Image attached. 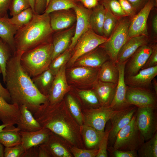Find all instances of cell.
Here are the masks:
<instances>
[{"instance_id": "cell-48", "label": "cell", "mask_w": 157, "mask_h": 157, "mask_svg": "<svg viewBox=\"0 0 157 157\" xmlns=\"http://www.w3.org/2000/svg\"><path fill=\"white\" fill-rule=\"evenodd\" d=\"M11 0H0V17H8V10Z\"/></svg>"}, {"instance_id": "cell-2", "label": "cell", "mask_w": 157, "mask_h": 157, "mask_svg": "<svg viewBox=\"0 0 157 157\" xmlns=\"http://www.w3.org/2000/svg\"><path fill=\"white\" fill-rule=\"evenodd\" d=\"M49 14H34L31 21L19 28L14 36L16 51L24 52L52 41L53 33Z\"/></svg>"}, {"instance_id": "cell-53", "label": "cell", "mask_w": 157, "mask_h": 157, "mask_svg": "<svg viewBox=\"0 0 157 157\" xmlns=\"http://www.w3.org/2000/svg\"><path fill=\"white\" fill-rule=\"evenodd\" d=\"M1 74L0 69V74ZM0 96L4 99L7 102L11 101L9 93L6 88H4L2 85L0 81Z\"/></svg>"}, {"instance_id": "cell-33", "label": "cell", "mask_w": 157, "mask_h": 157, "mask_svg": "<svg viewBox=\"0 0 157 157\" xmlns=\"http://www.w3.org/2000/svg\"><path fill=\"white\" fill-rule=\"evenodd\" d=\"M78 2V0H50L44 13L49 14L55 11L73 9Z\"/></svg>"}, {"instance_id": "cell-60", "label": "cell", "mask_w": 157, "mask_h": 157, "mask_svg": "<svg viewBox=\"0 0 157 157\" xmlns=\"http://www.w3.org/2000/svg\"><path fill=\"white\" fill-rule=\"evenodd\" d=\"M49 0H47V6H46V7L47 6L48 4V3L49 2Z\"/></svg>"}, {"instance_id": "cell-15", "label": "cell", "mask_w": 157, "mask_h": 157, "mask_svg": "<svg viewBox=\"0 0 157 157\" xmlns=\"http://www.w3.org/2000/svg\"><path fill=\"white\" fill-rule=\"evenodd\" d=\"M76 15L74 33L69 50L71 52L80 37L90 27L89 17L92 9L85 8L80 2L73 9Z\"/></svg>"}, {"instance_id": "cell-19", "label": "cell", "mask_w": 157, "mask_h": 157, "mask_svg": "<svg viewBox=\"0 0 157 157\" xmlns=\"http://www.w3.org/2000/svg\"><path fill=\"white\" fill-rule=\"evenodd\" d=\"M157 75V66L141 69L138 73L125 76L127 86L134 88L150 89L152 82Z\"/></svg>"}, {"instance_id": "cell-27", "label": "cell", "mask_w": 157, "mask_h": 157, "mask_svg": "<svg viewBox=\"0 0 157 157\" xmlns=\"http://www.w3.org/2000/svg\"><path fill=\"white\" fill-rule=\"evenodd\" d=\"M105 12V8L99 3L92 9L89 17L90 28L96 33L101 36H103V28Z\"/></svg>"}, {"instance_id": "cell-55", "label": "cell", "mask_w": 157, "mask_h": 157, "mask_svg": "<svg viewBox=\"0 0 157 157\" xmlns=\"http://www.w3.org/2000/svg\"><path fill=\"white\" fill-rule=\"evenodd\" d=\"M152 28L154 33L157 34V15H155L153 17L152 20Z\"/></svg>"}, {"instance_id": "cell-59", "label": "cell", "mask_w": 157, "mask_h": 157, "mask_svg": "<svg viewBox=\"0 0 157 157\" xmlns=\"http://www.w3.org/2000/svg\"><path fill=\"white\" fill-rule=\"evenodd\" d=\"M7 125L6 124H2L0 125V132Z\"/></svg>"}, {"instance_id": "cell-29", "label": "cell", "mask_w": 157, "mask_h": 157, "mask_svg": "<svg viewBox=\"0 0 157 157\" xmlns=\"http://www.w3.org/2000/svg\"><path fill=\"white\" fill-rule=\"evenodd\" d=\"M55 75L49 69L31 78L35 85L42 94L48 96Z\"/></svg>"}, {"instance_id": "cell-18", "label": "cell", "mask_w": 157, "mask_h": 157, "mask_svg": "<svg viewBox=\"0 0 157 157\" xmlns=\"http://www.w3.org/2000/svg\"><path fill=\"white\" fill-rule=\"evenodd\" d=\"M49 15L51 26L53 32L71 27L76 20V13L73 9L55 11Z\"/></svg>"}, {"instance_id": "cell-43", "label": "cell", "mask_w": 157, "mask_h": 157, "mask_svg": "<svg viewBox=\"0 0 157 157\" xmlns=\"http://www.w3.org/2000/svg\"><path fill=\"white\" fill-rule=\"evenodd\" d=\"M71 151L76 157H95L98 152V149H84L76 147L72 148Z\"/></svg>"}, {"instance_id": "cell-5", "label": "cell", "mask_w": 157, "mask_h": 157, "mask_svg": "<svg viewBox=\"0 0 157 157\" xmlns=\"http://www.w3.org/2000/svg\"><path fill=\"white\" fill-rule=\"evenodd\" d=\"M136 112L130 122L117 133L113 148L123 151L136 150L144 142L136 125Z\"/></svg>"}, {"instance_id": "cell-57", "label": "cell", "mask_w": 157, "mask_h": 157, "mask_svg": "<svg viewBox=\"0 0 157 157\" xmlns=\"http://www.w3.org/2000/svg\"><path fill=\"white\" fill-rule=\"evenodd\" d=\"M3 144L0 141V157H4V149Z\"/></svg>"}, {"instance_id": "cell-50", "label": "cell", "mask_w": 157, "mask_h": 157, "mask_svg": "<svg viewBox=\"0 0 157 157\" xmlns=\"http://www.w3.org/2000/svg\"><path fill=\"white\" fill-rule=\"evenodd\" d=\"M38 151L39 146L32 147L25 150L21 157H38Z\"/></svg>"}, {"instance_id": "cell-10", "label": "cell", "mask_w": 157, "mask_h": 157, "mask_svg": "<svg viewBox=\"0 0 157 157\" xmlns=\"http://www.w3.org/2000/svg\"><path fill=\"white\" fill-rule=\"evenodd\" d=\"M157 5L154 0H149L137 14L131 18L128 30L129 38L140 35L148 37L147 19L151 10Z\"/></svg>"}, {"instance_id": "cell-11", "label": "cell", "mask_w": 157, "mask_h": 157, "mask_svg": "<svg viewBox=\"0 0 157 157\" xmlns=\"http://www.w3.org/2000/svg\"><path fill=\"white\" fill-rule=\"evenodd\" d=\"M119 110H114L109 106H102L87 110L85 116L86 125L104 132L107 122Z\"/></svg>"}, {"instance_id": "cell-25", "label": "cell", "mask_w": 157, "mask_h": 157, "mask_svg": "<svg viewBox=\"0 0 157 157\" xmlns=\"http://www.w3.org/2000/svg\"><path fill=\"white\" fill-rule=\"evenodd\" d=\"M19 29L10 22L8 17H0V38L9 46L14 53L16 51L14 36Z\"/></svg>"}, {"instance_id": "cell-58", "label": "cell", "mask_w": 157, "mask_h": 157, "mask_svg": "<svg viewBox=\"0 0 157 157\" xmlns=\"http://www.w3.org/2000/svg\"><path fill=\"white\" fill-rule=\"evenodd\" d=\"M30 3L31 7L34 13V8L35 0H28Z\"/></svg>"}, {"instance_id": "cell-23", "label": "cell", "mask_w": 157, "mask_h": 157, "mask_svg": "<svg viewBox=\"0 0 157 157\" xmlns=\"http://www.w3.org/2000/svg\"><path fill=\"white\" fill-rule=\"evenodd\" d=\"M117 84L102 82L98 80L92 89L96 93L101 106H109L114 98Z\"/></svg>"}, {"instance_id": "cell-3", "label": "cell", "mask_w": 157, "mask_h": 157, "mask_svg": "<svg viewBox=\"0 0 157 157\" xmlns=\"http://www.w3.org/2000/svg\"><path fill=\"white\" fill-rule=\"evenodd\" d=\"M53 53L52 41L44 43L23 52L20 58L21 65L32 78L49 69Z\"/></svg>"}, {"instance_id": "cell-4", "label": "cell", "mask_w": 157, "mask_h": 157, "mask_svg": "<svg viewBox=\"0 0 157 157\" xmlns=\"http://www.w3.org/2000/svg\"><path fill=\"white\" fill-rule=\"evenodd\" d=\"M129 17L120 18L110 36L100 45L105 51L110 60L115 63L119 52L129 38L128 30L131 19Z\"/></svg>"}, {"instance_id": "cell-22", "label": "cell", "mask_w": 157, "mask_h": 157, "mask_svg": "<svg viewBox=\"0 0 157 157\" xmlns=\"http://www.w3.org/2000/svg\"><path fill=\"white\" fill-rule=\"evenodd\" d=\"M51 132L48 129L43 128L33 132L19 131L21 144L25 150L32 147L39 146L46 141Z\"/></svg>"}, {"instance_id": "cell-49", "label": "cell", "mask_w": 157, "mask_h": 157, "mask_svg": "<svg viewBox=\"0 0 157 157\" xmlns=\"http://www.w3.org/2000/svg\"><path fill=\"white\" fill-rule=\"evenodd\" d=\"M47 6V0H35L34 14H41L44 13Z\"/></svg>"}, {"instance_id": "cell-20", "label": "cell", "mask_w": 157, "mask_h": 157, "mask_svg": "<svg viewBox=\"0 0 157 157\" xmlns=\"http://www.w3.org/2000/svg\"><path fill=\"white\" fill-rule=\"evenodd\" d=\"M109 60V57L106 51L100 46L77 59L73 66L99 68L104 63Z\"/></svg>"}, {"instance_id": "cell-35", "label": "cell", "mask_w": 157, "mask_h": 157, "mask_svg": "<svg viewBox=\"0 0 157 157\" xmlns=\"http://www.w3.org/2000/svg\"><path fill=\"white\" fill-rule=\"evenodd\" d=\"M34 14L30 7L9 18V20L19 29L28 24L32 19Z\"/></svg>"}, {"instance_id": "cell-24", "label": "cell", "mask_w": 157, "mask_h": 157, "mask_svg": "<svg viewBox=\"0 0 157 157\" xmlns=\"http://www.w3.org/2000/svg\"><path fill=\"white\" fill-rule=\"evenodd\" d=\"M19 107L20 115L16 125L20 131L33 132L42 128L32 113L25 106L21 105Z\"/></svg>"}, {"instance_id": "cell-42", "label": "cell", "mask_w": 157, "mask_h": 157, "mask_svg": "<svg viewBox=\"0 0 157 157\" xmlns=\"http://www.w3.org/2000/svg\"><path fill=\"white\" fill-rule=\"evenodd\" d=\"M25 151L21 144L13 146L5 147L4 157H21Z\"/></svg>"}, {"instance_id": "cell-52", "label": "cell", "mask_w": 157, "mask_h": 157, "mask_svg": "<svg viewBox=\"0 0 157 157\" xmlns=\"http://www.w3.org/2000/svg\"><path fill=\"white\" fill-rule=\"evenodd\" d=\"M85 8L92 9L99 3L100 0H78Z\"/></svg>"}, {"instance_id": "cell-26", "label": "cell", "mask_w": 157, "mask_h": 157, "mask_svg": "<svg viewBox=\"0 0 157 157\" xmlns=\"http://www.w3.org/2000/svg\"><path fill=\"white\" fill-rule=\"evenodd\" d=\"M119 72L117 65L110 60L104 63L99 69L98 79L102 82L117 84Z\"/></svg>"}, {"instance_id": "cell-16", "label": "cell", "mask_w": 157, "mask_h": 157, "mask_svg": "<svg viewBox=\"0 0 157 157\" xmlns=\"http://www.w3.org/2000/svg\"><path fill=\"white\" fill-rule=\"evenodd\" d=\"M126 62L116 63L119 71V79L114 98L109 106L115 110H123L131 106L127 103L126 99L127 86L125 81L124 69Z\"/></svg>"}, {"instance_id": "cell-14", "label": "cell", "mask_w": 157, "mask_h": 157, "mask_svg": "<svg viewBox=\"0 0 157 157\" xmlns=\"http://www.w3.org/2000/svg\"><path fill=\"white\" fill-rule=\"evenodd\" d=\"M137 107L131 106L129 107L118 111L110 118L111 125L109 129L108 141L113 144L116 136L123 127L131 120L135 113Z\"/></svg>"}, {"instance_id": "cell-12", "label": "cell", "mask_w": 157, "mask_h": 157, "mask_svg": "<svg viewBox=\"0 0 157 157\" xmlns=\"http://www.w3.org/2000/svg\"><path fill=\"white\" fill-rule=\"evenodd\" d=\"M66 65H64L55 76L48 95V103L51 104L60 102L70 90L66 77Z\"/></svg>"}, {"instance_id": "cell-45", "label": "cell", "mask_w": 157, "mask_h": 157, "mask_svg": "<svg viewBox=\"0 0 157 157\" xmlns=\"http://www.w3.org/2000/svg\"><path fill=\"white\" fill-rule=\"evenodd\" d=\"M121 7L127 16L131 18L137 12L131 4L127 0H118Z\"/></svg>"}, {"instance_id": "cell-44", "label": "cell", "mask_w": 157, "mask_h": 157, "mask_svg": "<svg viewBox=\"0 0 157 157\" xmlns=\"http://www.w3.org/2000/svg\"><path fill=\"white\" fill-rule=\"evenodd\" d=\"M109 132V130L105 132V134L99 145L98 151L96 157L108 156L107 149Z\"/></svg>"}, {"instance_id": "cell-41", "label": "cell", "mask_w": 157, "mask_h": 157, "mask_svg": "<svg viewBox=\"0 0 157 157\" xmlns=\"http://www.w3.org/2000/svg\"><path fill=\"white\" fill-rule=\"evenodd\" d=\"M67 106L70 111L79 123L81 124L83 117L78 105L76 100L70 94H68L66 98Z\"/></svg>"}, {"instance_id": "cell-7", "label": "cell", "mask_w": 157, "mask_h": 157, "mask_svg": "<svg viewBox=\"0 0 157 157\" xmlns=\"http://www.w3.org/2000/svg\"><path fill=\"white\" fill-rule=\"evenodd\" d=\"M156 107L137 108L135 121L144 141L152 137L157 130Z\"/></svg>"}, {"instance_id": "cell-13", "label": "cell", "mask_w": 157, "mask_h": 157, "mask_svg": "<svg viewBox=\"0 0 157 157\" xmlns=\"http://www.w3.org/2000/svg\"><path fill=\"white\" fill-rule=\"evenodd\" d=\"M152 51L151 45L148 44L139 47L126 64L125 76H133L138 73L145 64Z\"/></svg>"}, {"instance_id": "cell-61", "label": "cell", "mask_w": 157, "mask_h": 157, "mask_svg": "<svg viewBox=\"0 0 157 157\" xmlns=\"http://www.w3.org/2000/svg\"><path fill=\"white\" fill-rule=\"evenodd\" d=\"M157 3V0H154Z\"/></svg>"}, {"instance_id": "cell-36", "label": "cell", "mask_w": 157, "mask_h": 157, "mask_svg": "<svg viewBox=\"0 0 157 157\" xmlns=\"http://www.w3.org/2000/svg\"><path fill=\"white\" fill-rule=\"evenodd\" d=\"M105 17L103 28V36L108 38L115 28L120 18L114 15L109 10L105 8Z\"/></svg>"}, {"instance_id": "cell-34", "label": "cell", "mask_w": 157, "mask_h": 157, "mask_svg": "<svg viewBox=\"0 0 157 157\" xmlns=\"http://www.w3.org/2000/svg\"><path fill=\"white\" fill-rule=\"evenodd\" d=\"M14 53L9 46L0 38V69L4 83L7 63Z\"/></svg>"}, {"instance_id": "cell-38", "label": "cell", "mask_w": 157, "mask_h": 157, "mask_svg": "<svg viewBox=\"0 0 157 157\" xmlns=\"http://www.w3.org/2000/svg\"><path fill=\"white\" fill-rule=\"evenodd\" d=\"M78 90V94L81 98L92 106V108L101 106L96 93L92 89Z\"/></svg>"}, {"instance_id": "cell-8", "label": "cell", "mask_w": 157, "mask_h": 157, "mask_svg": "<svg viewBox=\"0 0 157 157\" xmlns=\"http://www.w3.org/2000/svg\"><path fill=\"white\" fill-rule=\"evenodd\" d=\"M66 72L68 83L79 88L91 87L98 80L99 68L73 66Z\"/></svg>"}, {"instance_id": "cell-1", "label": "cell", "mask_w": 157, "mask_h": 157, "mask_svg": "<svg viewBox=\"0 0 157 157\" xmlns=\"http://www.w3.org/2000/svg\"><path fill=\"white\" fill-rule=\"evenodd\" d=\"M23 53L16 51L8 61L4 84L12 103L25 106L33 115L41 105L48 102V96L39 91L22 67L20 58Z\"/></svg>"}, {"instance_id": "cell-46", "label": "cell", "mask_w": 157, "mask_h": 157, "mask_svg": "<svg viewBox=\"0 0 157 157\" xmlns=\"http://www.w3.org/2000/svg\"><path fill=\"white\" fill-rule=\"evenodd\" d=\"M151 46L152 52L141 69L157 66V45L156 44H155L151 45Z\"/></svg>"}, {"instance_id": "cell-37", "label": "cell", "mask_w": 157, "mask_h": 157, "mask_svg": "<svg viewBox=\"0 0 157 157\" xmlns=\"http://www.w3.org/2000/svg\"><path fill=\"white\" fill-rule=\"evenodd\" d=\"M71 56V52L68 49L51 61L49 69L54 75L58 73L64 65L67 64Z\"/></svg>"}, {"instance_id": "cell-6", "label": "cell", "mask_w": 157, "mask_h": 157, "mask_svg": "<svg viewBox=\"0 0 157 157\" xmlns=\"http://www.w3.org/2000/svg\"><path fill=\"white\" fill-rule=\"evenodd\" d=\"M107 38L96 33L90 28L78 40L67 65L69 67L72 66L77 59L102 44Z\"/></svg>"}, {"instance_id": "cell-28", "label": "cell", "mask_w": 157, "mask_h": 157, "mask_svg": "<svg viewBox=\"0 0 157 157\" xmlns=\"http://www.w3.org/2000/svg\"><path fill=\"white\" fill-rule=\"evenodd\" d=\"M14 125L7 126L0 132V141L5 147L21 144L20 130Z\"/></svg>"}, {"instance_id": "cell-39", "label": "cell", "mask_w": 157, "mask_h": 157, "mask_svg": "<svg viewBox=\"0 0 157 157\" xmlns=\"http://www.w3.org/2000/svg\"><path fill=\"white\" fill-rule=\"evenodd\" d=\"M99 3L114 15L119 18L127 16L123 10L118 0H100Z\"/></svg>"}, {"instance_id": "cell-54", "label": "cell", "mask_w": 157, "mask_h": 157, "mask_svg": "<svg viewBox=\"0 0 157 157\" xmlns=\"http://www.w3.org/2000/svg\"><path fill=\"white\" fill-rule=\"evenodd\" d=\"M50 155L46 149L41 145L39 146L38 157H49Z\"/></svg>"}, {"instance_id": "cell-32", "label": "cell", "mask_w": 157, "mask_h": 157, "mask_svg": "<svg viewBox=\"0 0 157 157\" xmlns=\"http://www.w3.org/2000/svg\"><path fill=\"white\" fill-rule=\"evenodd\" d=\"M144 142L138 149L140 157H157V132L150 139Z\"/></svg>"}, {"instance_id": "cell-47", "label": "cell", "mask_w": 157, "mask_h": 157, "mask_svg": "<svg viewBox=\"0 0 157 157\" xmlns=\"http://www.w3.org/2000/svg\"><path fill=\"white\" fill-rule=\"evenodd\" d=\"M111 156L113 157H137L138 156L136 150L123 151L113 148L110 150Z\"/></svg>"}, {"instance_id": "cell-21", "label": "cell", "mask_w": 157, "mask_h": 157, "mask_svg": "<svg viewBox=\"0 0 157 157\" xmlns=\"http://www.w3.org/2000/svg\"><path fill=\"white\" fill-rule=\"evenodd\" d=\"M148 37L144 35L129 38L119 52L116 63H121L127 61L139 47L148 44Z\"/></svg>"}, {"instance_id": "cell-51", "label": "cell", "mask_w": 157, "mask_h": 157, "mask_svg": "<svg viewBox=\"0 0 157 157\" xmlns=\"http://www.w3.org/2000/svg\"><path fill=\"white\" fill-rule=\"evenodd\" d=\"M132 5L137 12L139 11L149 0H127Z\"/></svg>"}, {"instance_id": "cell-17", "label": "cell", "mask_w": 157, "mask_h": 157, "mask_svg": "<svg viewBox=\"0 0 157 157\" xmlns=\"http://www.w3.org/2000/svg\"><path fill=\"white\" fill-rule=\"evenodd\" d=\"M75 28V23L69 28L53 32L52 38L53 47L52 60L69 49L74 33Z\"/></svg>"}, {"instance_id": "cell-30", "label": "cell", "mask_w": 157, "mask_h": 157, "mask_svg": "<svg viewBox=\"0 0 157 157\" xmlns=\"http://www.w3.org/2000/svg\"><path fill=\"white\" fill-rule=\"evenodd\" d=\"M52 132H51L48 139L43 144V147L50 156L60 157H70L71 155L62 145L58 142Z\"/></svg>"}, {"instance_id": "cell-31", "label": "cell", "mask_w": 157, "mask_h": 157, "mask_svg": "<svg viewBox=\"0 0 157 157\" xmlns=\"http://www.w3.org/2000/svg\"><path fill=\"white\" fill-rule=\"evenodd\" d=\"M83 130L85 143L87 147L98 149L99 144L105 132L99 131L86 125L83 126Z\"/></svg>"}, {"instance_id": "cell-9", "label": "cell", "mask_w": 157, "mask_h": 157, "mask_svg": "<svg viewBox=\"0 0 157 157\" xmlns=\"http://www.w3.org/2000/svg\"><path fill=\"white\" fill-rule=\"evenodd\" d=\"M157 95L150 89L127 86L126 96V102L137 108L157 107Z\"/></svg>"}, {"instance_id": "cell-56", "label": "cell", "mask_w": 157, "mask_h": 157, "mask_svg": "<svg viewBox=\"0 0 157 157\" xmlns=\"http://www.w3.org/2000/svg\"><path fill=\"white\" fill-rule=\"evenodd\" d=\"M152 85L155 92L157 95V81L155 78L153 80Z\"/></svg>"}, {"instance_id": "cell-40", "label": "cell", "mask_w": 157, "mask_h": 157, "mask_svg": "<svg viewBox=\"0 0 157 157\" xmlns=\"http://www.w3.org/2000/svg\"><path fill=\"white\" fill-rule=\"evenodd\" d=\"M30 7L28 0H11L8 10L13 16Z\"/></svg>"}]
</instances>
